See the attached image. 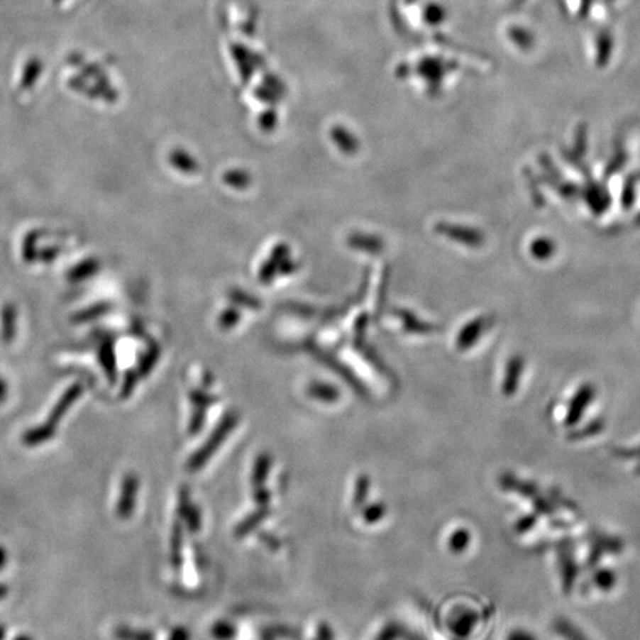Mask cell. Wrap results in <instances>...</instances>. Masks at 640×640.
Masks as SVG:
<instances>
[{
    "label": "cell",
    "mask_w": 640,
    "mask_h": 640,
    "mask_svg": "<svg viewBox=\"0 0 640 640\" xmlns=\"http://www.w3.org/2000/svg\"><path fill=\"white\" fill-rule=\"evenodd\" d=\"M138 490V480L133 475H128L122 483V492L119 502H117V516L122 519H128L132 512L133 505H136V497Z\"/></svg>",
    "instance_id": "obj_2"
},
{
    "label": "cell",
    "mask_w": 640,
    "mask_h": 640,
    "mask_svg": "<svg viewBox=\"0 0 640 640\" xmlns=\"http://www.w3.org/2000/svg\"><path fill=\"white\" fill-rule=\"evenodd\" d=\"M15 640H31V639H30V637H27V636H18V637H16V639H15Z\"/></svg>",
    "instance_id": "obj_19"
},
{
    "label": "cell",
    "mask_w": 640,
    "mask_h": 640,
    "mask_svg": "<svg viewBox=\"0 0 640 640\" xmlns=\"http://www.w3.org/2000/svg\"><path fill=\"white\" fill-rule=\"evenodd\" d=\"M524 368H525V359L519 355H514L507 362V368H505V375H504V384H502V390L507 396L514 395V392L517 390L519 380H520L522 374H524Z\"/></svg>",
    "instance_id": "obj_4"
},
{
    "label": "cell",
    "mask_w": 640,
    "mask_h": 640,
    "mask_svg": "<svg viewBox=\"0 0 640 640\" xmlns=\"http://www.w3.org/2000/svg\"><path fill=\"white\" fill-rule=\"evenodd\" d=\"M492 324H494V319H492V317H486V316H483V317L475 319L473 322H470V324L461 331V333H460V336H458V347L463 348V350H465V348H468V347L473 346V344L480 338L482 333H483L487 328H490Z\"/></svg>",
    "instance_id": "obj_3"
},
{
    "label": "cell",
    "mask_w": 640,
    "mask_h": 640,
    "mask_svg": "<svg viewBox=\"0 0 640 640\" xmlns=\"http://www.w3.org/2000/svg\"><path fill=\"white\" fill-rule=\"evenodd\" d=\"M509 38L520 48V49H529L534 43V38L526 28L522 27H512L509 30Z\"/></svg>",
    "instance_id": "obj_11"
},
{
    "label": "cell",
    "mask_w": 640,
    "mask_h": 640,
    "mask_svg": "<svg viewBox=\"0 0 640 640\" xmlns=\"http://www.w3.org/2000/svg\"><path fill=\"white\" fill-rule=\"evenodd\" d=\"M626 162H627L626 150L622 148V147H619L618 151H615L614 158L609 160L608 166H606V177H611V175L619 172L622 170V166L626 165Z\"/></svg>",
    "instance_id": "obj_13"
},
{
    "label": "cell",
    "mask_w": 640,
    "mask_h": 640,
    "mask_svg": "<svg viewBox=\"0 0 640 640\" xmlns=\"http://www.w3.org/2000/svg\"><path fill=\"white\" fill-rule=\"evenodd\" d=\"M584 197L587 200L588 206H590L592 211L596 212L597 215L605 212L611 205V197H609L608 192H606V189L600 187L599 184H595V182H592L590 185H587L585 192H584Z\"/></svg>",
    "instance_id": "obj_5"
},
{
    "label": "cell",
    "mask_w": 640,
    "mask_h": 640,
    "mask_svg": "<svg viewBox=\"0 0 640 640\" xmlns=\"http://www.w3.org/2000/svg\"><path fill=\"white\" fill-rule=\"evenodd\" d=\"M8 595V588L5 585H0V599L5 597Z\"/></svg>",
    "instance_id": "obj_18"
},
{
    "label": "cell",
    "mask_w": 640,
    "mask_h": 640,
    "mask_svg": "<svg viewBox=\"0 0 640 640\" xmlns=\"http://www.w3.org/2000/svg\"><path fill=\"white\" fill-rule=\"evenodd\" d=\"M636 200V178L630 177L624 182V189H622L621 196V205L624 209H631Z\"/></svg>",
    "instance_id": "obj_12"
},
{
    "label": "cell",
    "mask_w": 640,
    "mask_h": 640,
    "mask_svg": "<svg viewBox=\"0 0 640 640\" xmlns=\"http://www.w3.org/2000/svg\"><path fill=\"white\" fill-rule=\"evenodd\" d=\"M584 2V6H583V16L584 15H587V12H588V9H590V5H592V0H583Z\"/></svg>",
    "instance_id": "obj_17"
},
{
    "label": "cell",
    "mask_w": 640,
    "mask_h": 640,
    "mask_svg": "<svg viewBox=\"0 0 640 640\" xmlns=\"http://www.w3.org/2000/svg\"><path fill=\"white\" fill-rule=\"evenodd\" d=\"M529 252L535 260L547 261L556 254V243L553 239L540 236L529 243Z\"/></svg>",
    "instance_id": "obj_7"
},
{
    "label": "cell",
    "mask_w": 640,
    "mask_h": 640,
    "mask_svg": "<svg viewBox=\"0 0 640 640\" xmlns=\"http://www.w3.org/2000/svg\"><path fill=\"white\" fill-rule=\"evenodd\" d=\"M116 637L121 640H151V636L145 631H136L128 627H117Z\"/></svg>",
    "instance_id": "obj_14"
},
{
    "label": "cell",
    "mask_w": 640,
    "mask_h": 640,
    "mask_svg": "<svg viewBox=\"0 0 640 640\" xmlns=\"http://www.w3.org/2000/svg\"><path fill=\"white\" fill-rule=\"evenodd\" d=\"M608 2H614V0H608Z\"/></svg>",
    "instance_id": "obj_21"
},
{
    "label": "cell",
    "mask_w": 640,
    "mask_h": 640,
    "mask_svg": "<svg viewBox=\"0 0 640 640\" xmlns=\"http://www.w3.org/2000/svg\"><path fill=\"white\" fill-rule=\"evenodd\" d=\"M54 430H55V427L49 426L48 423L43 424V426H39V427H36V429H31V430H28V431L23 436V442H24L26 445H28V446L40 445V443L49 441L50 437H53Z\"/></svg>",
    "instance_id": "obj_8"
},
{
    "label": "cell",
    "mask_w": 640,
    "mask_h": 640,
    "mask_svg": "<svg viewBox=\"0 0 640 640\" xmlns=\"http://www.w3.org/2000/svg\"><path fill=\"white\" fill-rule=\"evenodd\" d=\"M585 147H587V128L585 125H581L578 126L575 136V156L581 158L584 155Z\"/></svg>",
    "instance_id": "obj_15"
},
{
    "label": "cell",
    "mask_w": 640,
    "mask_h": 640,
    "mask_svg": "<svg viewBox=\"0 0 640 640\" xmlns=\"http://www.w3.org/2000/svg\"><path fill=\"white\" fill-rule=\"evenodd\" d=\"M595 395H596V390L592 384H584L580 387L575 396L572 397L569 409H568V423L569 424L577 423V421L583 416L587 407L590 405V402L595 399Z\"/></svg>",
    "instance_id": "obj_1"
},
{
    "label": "cell",
    "mask_w": 640,
    "mask_h": 640,
    "mask_svg": "<svg viewBox=\"0 0 640 640\" xmlns=\"http://www.w3.org/2000/svg\"><path fill=\"white\" fill-rule=\"evenodd\" d=\"M612 54V38L608 31H602L597 36V65L605 67L609 62Z\"/></svg>",
    "instance_id": "obj_9"
},
{
    "label": "cell",
    "mask_w": 640,
    "mask_h": 640,
    "mask_svg": "<svg viewBox=\"0 0 640 640\" xmlns=\"http://www.w3.org/2000/svg\"><path fill=\"white\" fill-rule=\"evenodd\" d=\"M442 231L445 234H448L449 238H452L453 241H458L464 245L468 246H480L483 243V234L476 230V228H468V227H456V226H446L442 228Z\"/></svg>",
    "instance_id": "obj_6"
},
{
    "label": "cell",
    "mask_w": 640,
    "mask_h": 640,
    "mask_svg": "<svg viewBox=\"0 0 640 640\" xmlns=\"http://www.w3.org/2000/svg\"><path fill=\"white\" fill-rule=\"evenodd\" d=\"M4 634H5V631H4V629H2V627H0V640H2V639H4Z\"/></svg>",
    "instance_id": "obj_20"
},
{
    "label": "cell",
    "mask_w": 640,
    "mask_h": 640,
    "mask_svg": "<svg viewBox=\"0 0 640 640\" xmlns=\"http://www.w3.org/2000/svg\"><path fill=\"white\" fill-rule=\"evenodd\" d=\"M77 395H79V390H77V389H72V390H69V393H65V396L62 397V400H61V402L58 403V405L54 408L53 414H50V416H49V419H48V424H49V426L55 427V424L61 419V416L64 415V412H65L67 409H69V407L72 405L73 400L77 397Z\"/></svg>",
    "instance_id": "obj_10"
},
{
    "label": "cell",
    "mask_w": 640,
    "mask_h": 640,
    "mask_svg": "<svg viewBox=\"0 0 640 640\" xmlns=\"http://www.w3.org/2000/svg\"><path fill=\"white\" fill-rule=\"evenodd\" d=\"M5 563H6V551L2 546H0V569L5 566Z\"/></svg>",
    "instance_id": "obj_16"
}]
</instances>
